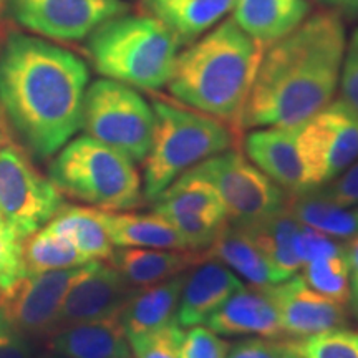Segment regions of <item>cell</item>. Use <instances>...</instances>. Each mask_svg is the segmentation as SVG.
<instances>
[{"mask_svg": "<svg viewBox=\"0 0 358 358\" xmlns=\"http://www.w3.org/2000/svg\"><path fill=\"white\" fill-rule=\"evenodd\" d=\"M301 358H358V330L348 327L327 330L299 340H285Z\"/></svg>", "mask_w": 358, "mask_h": 358, "instance_id": "cell-31", "label": "cell"}, {"mask_svg": "<svg viewBox=\"0 0 358 358\" xmlns=\"http://www.w3.org/2000/svg\"><path fill=\"white\" fill-rule=\"evenodd\" d=\"M203 257L204 252L196 250L116 248L108 262L131 287L140 289L185 274Z\"/></svg>", "mask_w": 358, "mask_h": 358, "instance_id": "cell-21", "label": "cell"}, {"mask_svg": "<svg viewBox=\"0 0 358 358\" xmlns=\"http://www.w3.org/2000/svg\"><path fill=\"white\" fill-rule=\"evenodd\" d=\"M306 191L319 189L358 159V113L340 98L299 124Z\"/></svg>", "mask_w": 358, "mask_h": 358, "instance_id": "cell-8", "label": "cell"}, {"mask_svg": "<svg viewBox=\"0 0 358 358\" xmlns=\"http://www.w3.org/2000/svg\"><path fill=\"white\" fill-rule=\"evenodd\" d=\"M248 232L252 243L274 268L277 280L282 282L301 272V259L297 254V234L301 229L299 224L287 211L280 209L271 216L249 224H237Z\"/></svg>", "mask_w": 358, "mask_h": 358, "instance_id": "cell-24", "label": "cell"}, {"mask_svg": "<svg viewBox=\"0 0 358 358\" xmlns=\"http://www.w3.org/2000/svg\"><path fill=\"white\" fill-rule=\"evenodd\" d=\"M62 194L101 211H131L145 201L134 163L93 138H71L48 166Z\"/></svg>", "mask_w": 358, "mask_h": 358, "instance_id": "cell-6", "label": "cell"}, {"mask_svg": "<svg viewBox=\"0 0 358 358\" xmlns=\"http://www.w3.org/2000/svg\"><path fill=\"white\" fill-rule=\"evenodd\" d=\"M348 308L353 317L358 320V275H350V299H348Z\"/></svg>", "mask_w": 358, "mask_h": 358, "instance_id": "cell-41", "label": "cell"}, {"mask_svg": "<svg viewBox=\"0 0 358 358\" xmlns=\"http://www.w3.org/2000/svg\"><path fill=\"white\" fill-rule=\"evenodd\" d=\"M327 10L338 13L343 20H358V0H319Z\"/></svg>", "mask_w": 358, "mask_h": 358, "instance_id": "cell-39", "label": "cell"}, {"mask_svg": "<svg viewBox=\"0 0 358 358\" xmlns=\"http://www.w3.org/2000/svg\"><path fill=\"white\" fill-rule=\"evenodd\" d=\"M133 290L134 287L110 262L92 261L66 294L58 312L55 330L66 325L120 315Z\"/></svg>", "mask_w": 358, "mask_h": 358, "instance_id": "cell-15", "label": "cell"}, {"mask_svg": "<svg viewBox=\"0 0 358 358\" xmlns=\"http://www.w3.org/2000/svg\"><path fill=\"white\" fill-rule=\"evenodd\" d=\"M204 256L224 264L252 287H267L279 282L264 254L237 224H227L211 248L204 250Z\"/></svg>", "mask_w": 358, "mask_h": 358, "instance_id": "cell-26", "label": "cell"}, {"mask_svg": "<svg viewBox=\"0 0 358 358\" xmlns=\"http://www.w3.org/2000/svg\"><path fill=\"white\" fill-rule=\"evenodd\" d=\"M57 358H58V357H57Z\"/></svg>", "mask_w": 358, "mask_h": 358, "instance_id": "cell-46", "label": "cell"}, {"mask_svg": "<svg viewBox=\"0 0 358 358\" xmlns=\"http://www.w3.org/2000/svg\"><path fill=\"white\" fill-rule=\"evenodd\" d=\"M24 262L27 274H40L78 267L92 261H87L65 236L42 227L24 241Z\"/></svg>", "mask_w": 358, "mask_h": 358, "instance_id": "cell-29", "label": "cell"}, {"mask_svg": "<svg viewBox=\"0 0 358 358\" xmlns=\"http://www.w3.org/2000/svg\"><path fill=\"white\" fill-rule=\"evenodd\" d=\"M338 93L340 100L358 113V29L347 38Z\"/></svg>", "mask_w": 358, "mask_h": 358, "instance_id": "cell-36", "label": "cell"}, {"mask_svg": "<svg viewBox=\"0 0 358 358\" xmlns=\"http://www.w3.org/2000/svg\"><path fill=\"white\" fill-rule=\"evenodd\" d=\"M320 199L332 203L340 208H353L358 206V159L350 164L340 176L327 182L319 189H312Z\"/></svg>", "mask_w": 358, "mask_h": 358, "instance_id": "cell-35", "label": "cell"}, {"mask_svg": "<svg viewBox=\"0 0 358 358\" xmlns=\"http://www.w3.org/2000/svg\"><path fill=\"white\" fill-rule=\"evenodd\" d=\"M155 134L143 161V194L153 201L179 176L211 156L232 150L237 133L231 124L168 98H155Z\"/></svg>", "mask_w": 358, "mask_h": 358, "instance_id": "cell-5", "label": "cell"}, {"mask_svg": "<svg viewBox=\"0 0 358 358\" xmlns=\"http://www.w3.org/2000/svg\"><path fill=\"white\" fill-rule=\"evenodd\" d=\"M231 19L262 50L292 34L310 15L308 0H234Z\"/></svg>", "mask_w": 358, "mask_h": 358, "instance_id": "cell-19", "label": "cell"}, {"mask_svg": "<svg viewBox=\"0 0 358 358\" xmlns=\"http://www.w3.org/2000/svg\"><path fill=\"white\" fill-rule=\"evenodd\" d=\"M285 340L249 337L229 347L227 358H287Z\"/></svg>", "mask_w": 358, "mask_h": 358, "instance_id": "cell-37", "label": "cell"}, {"mask_svg": "<svg viewBox=\"0 0 358 358\" xmlns=\"http://www.w3.org/2000/svg\"><path fill=\"white\" fill-rule=\"evenodd\" d=\"M192 169L217 191L231 224L259 221L287 204V192L254 166L243 153L236 151V148L211 156Z\"/></svg>", "mask_w": 358, "mask_h": 358, "instance_id": "cell-10", "label": "cell"}, {"mask_svg": "<svg viewBox=\"0 0 358 358\" xmlns=\"http://www.w3.org/2000/svg\"><path fill=\"white\" fill-rule=\"evenodd\" d=\"M347 47L345 20L313 12L292 34L264 50L239 129L294 127L335 100Z\"/></svg>", "mask_w": 358, "mask_h": 358, "instance_id": "cell-2", "label": "cell"}, {"mask_svg": "<svg viewBox=\"0 0 358 358\" xmlns=\"http://www.w3.org/2000/svg\"><path fill=\"white\" fill-rule=\"evenodd\" d=\"M8 143H12L10 131H8V124L6 116H3V111L0 108V148H3Z\"/></svg>", "mask_w": 358, "mask_h": 358, "instance_id": "cell-42", "label": "cell"}, {"mask_svg": "<svg viewBox=\"0 0 358 358\" xmlns=\"http://www.w3.org/2000/svg\"><path fill=\"white\" fill-rule=\"evenodd\" d=\"M17 24L40 37L77 42L129 10L124 0H7Z\"/></svg>", "mask_w": 358, "mask_h": 358, "instance_id": "cell-12", "label": "cell"}, {"mask_svg": "<svg viewBox=\"0 0 358 358\" xmlns=\"http://www.w3.org/2000/svg\"><path fill=\"white\" fill-rule=\"evenodd\" d=\"M285 208L299 224L312 227L334 239L347 243L358 234V206L340 208L320 199L310 191H306L289 196Z\"/></svg>", "mask_w": 358, "mask_h": 358, "instance_id": "cell-28", "label": "cell"}, {"mask_svg": "<svg viewBox=\"0 0 358 358\" xmlns=\"http://www.w3.org/2000/svg\"><path fill=\"white\" fill-rule=\"evenodd\" d=\"M221 337H262L285 340L282 327L264 287H241L206 320Z\"/></svg>", "mask_w": 358, "mask_h": 358, "instance_id": "cell-18", "label": "cell"}, {"mask_svg": "<svg viewBox=\"0 0 358 358\" xmlns=\"http://www.w3.org/2000/svg\"><path fill=\"white\" fill-rule=\"evenodd\" d=\"M297 136L299 124H294L252 128L244 138L245 158L289 196L306 192Z\"/></svg>", "mask_w": 358, "mask_h": 358, "instance_id": "cell-16", "label": "cell"}, {"mask_svg": "<svg viewBox=\"0 0 358 358\" xmlns=\"http://www.w3.org/2000/svg\"><path fill=\"white\" fill-rule=\"evenodd\" d=\"M120 358H133V355H127V357H120Z\"/></svg>", "mask_w": 358, "mask_h": 358, "instance_id": "cell-45", "label": "cell"}, {"mask_svg": "<svg viewBox=\"0 0 358 358\" xmlns=\"http://www.w3.org/2000/svg\"><path fill=\"white\" fill-rule=\"evenodd\" d=\"M185 279L186 272L173 279L133 290L120 312L127 338L131 335L153 332L176 322Z\"/></svg>", "mask_w": 358, "mask_h": 358, "instance_id": "cell-22", "label": "cell"}, {"mask_svg": "<svg viewBox=\"0 0 358 358\" xmlns=\"http://www.w3.org/2000/svg\"><path fill=\"white\" fill-rule=\"evenodd\" d=\"M0 231H12L10 227H8V224H7L6 219H3L2 213H0Z\"/></svg>", "mask_w": 358, "mask_h": 358, "instance_id": "cell-43", "label": "cell"}, {"mask_svg": "<svg viewBox=\"0 0 358 358\" xmlns=\"http://www.w3.org/2000/svg\"><path fill=\"white\" fill-rule=\"evenodd\" d=\"M241 287H244L243 280L231 268L204 256L186 272L176 312L179 327L189 329L204 325L206 320Z\"/></svg>", "mask_w": 358, "mask_h": 358, "instance_id": "cell-17", "label": "cell"}, {"mask_svg": "<svg viewBox=\"0 0 358 358\" xmlns=\"http://www.w3.org/2000/svg\"><path fill=\"white\" fill-rule=\"evenodd\" d=\"M30 338L0 310V358H30Z\"/></svg>", "mask_w": 358, "mask_h": 358, "instance_id": "cell-38", "label": "cell"}, {"mask_svg": "<svg viewBox=\"0 0 358 358\" xmlns=\"http://www.w3.org/2000/svg\"><path fill=\"white\" fill-rule=\"evenodd\" d=\"M182 327L173 322L163 329L128 337L133 358H179Z\"/></svg>", "mask_w": 358, "mask_h": 358, "instance_id": "cell-32", "label": "cell"}, {"mask_svg": "<svg viewBox=\"0 0 358 358\" xmlns=\"http://www.w3.org/2000/svg\"><path fill=\"white\" fill-rule=\"evenodd\" d=\"M43 227L65 236L87 261H108L113 254L115 245L95 208L64 206Z\"/></svg>", "mask_w": 358, "mask_h": 358, "instance_id": "cell-27", "label": "cell"}, {"mask_svg": "<svg viewBox=\"0 0 358 358\" xmlns=\"http://www.w3.org/2000/svg\"><path fill=\"white\" fill-rule=\"evenodd\" d=\"M25 275L24 239L13 231H0V297Z\"/></svg>", "mask_w": 358, "mask_h": 358, "instance_id": "cell-34", "label": "cell"}, {"mask_svg": "<svg viewBox=\"0 0 358 358\" xmlns=\"http://www.w3.org/2000/svg\"><path fill=\"white\" fill-rule=\"evenodd\" d=\"M48 347L58 358H120L131 355L120 315L62 327Z\"/></svg>", "mask_w": 358, "mask_h": 358, "instance_id": "cell-20", "label": "cell"}, {"mask_svg": "<svg viewBox=\"0 0 358 358\" xmlns=\"http://www.w3.org/2000/svg\"><path fill=\"white\" fill-rule=\"evenodd\" d=\"M232 3L234 0H143L141 6L171 30L182 48L226 19Z\"/></svg>", "mask_w": 358, "mask_h": 358, "instance_id": "cell-23", "label": "cell"}, {"mask_svg": "<svg viewBox=\"0 0 358 358\" xmlns=\"http://www.w3.org/2000/svg\"><path fill=\"white\" fill-rule=\"evenodd\" d=\"M82 129L133 163H143L153 143V105L136 88L100 78L85 93Z\"/></svg>", "mask_w": 358, "mask_h": 358, "instance_id": "cell-7", "label": "cell"}, {"mask_svg": "<svg viewBox=\"0 0 358 358\" xmlns=\"http://www.w3.org/2000/svg\"><path fill=\"white\" fill-rule=\"evenodd\" d=\"M302 277L308 285L325 297L348 306L350 299V266L345 249L329 254L302 266Z\"/></svg>", "mask_w": 358, "mask_h": 358, "instance_id": "cell-30", "label": "cell"}, {"mask_svg": "<svg viewBox=\"0 0 358 358\" xmlns=\"http://www.w3.org/2000/svg\"><path fill=\"white\" fill-rule=\"evenodd\" d=\"M285 345H287V343H285ZM289 348V347H287ZM287 358H301V357H297V355H295V353L292 352V350H290V348H289V355H287Z\"/></svg>", "mask_w": 358, "mask_h": 358, "instance_id": "cell-44", "label": "cell"}, {"mask_svg": "<svg viewBox=\"0 0 358 358\" xmlns=\"http://www.w3.org/2000/svg\"><path fill=\"white\" fill-rule=\"evenodd\" d=\"M64 194L50 178L40 174L22 148H0V213L8 227L27 239L64 208Z\"/></svg>", "mask_w": 358, "mask_h": 358, "instance_id": "cell-9", "label": "cell"}, {"mask_svg": "<svg viewBox=\"0 0 358 358\" xmlns=\"http://www.w3.org/2000/svg\"><path fill=\"white\" fill-rule=\"evenodd\" d=\"M229 343L206 325L182 330L179 342V358H227Z\"/></svg>", "mask_w": 358, "mask_h": 358, "instance_id": "cell-33", "label": "cell"}, {"mask_svg": "<svg viewBox=\"0 0 358 358\" xmlns=\"http://www.w3.org/2000/svg\"><path fill=\"white\" fill-rule=\"evenodd\" d=\"M264 50L226 17L178 53L168 92L173 100L231 124L237 133Z\"/></svg>", "mask_w": 358, "mask_h": 358, "instance_id": "cell-3", "label": "cell"}, {"mask_svg": "<svg viewBox=\"0 0 358 358\" xmlns=\"http://www.w3.org/2000/svg\"><path fill=\"white\" fill-rule=\"evenodd\" d=\"M88 264L27 274L0 297V310L27 337H50L66 294Z\"/></svg>", "mask_w": 358, "mask_h": 358, "instance_id": "cell-13", "label": "cell"}, {"mask_svg": "<svg viewBox=\"0 0 358 358\" xmlns=\"http://www.w3.org/2000/svg\"><path fill=\"white\" fill-rule=\"evenodd\" d=\"M274 303L285 340L348 327V306L313 290L301 274L264 287Z\"/></svg>", "mask_w": 358, "mask_h": 358, "instance_id": "cell-14", "label": "cell"}, {"mask_svg": "<svg viewBox=\"0 0 358 358\" xmlns=\"http://www.w3.org/2000/svg\"><path fill=\"white\" fill-rule=\"evenodd\" d=\"M90 70L73 52L25 34L0 50V108L30 153L55 156L82 129Z\"/></svg>", "mask_w": 358, "mask_h": 358, "instance_id": "cell-1", "label": "cell"}, {"mask_svg": "<svg viewBox=\"0 0 358 358\" xmlns=\"http://www.w3.org/2000/svg\"><path fill=\"white\" fill-rule=\"evenodd\" d=\"M181 45L150 13H123L87 38V52L103 78L145 92L166 87Z\"/></svg>", "mask_w": 358, "mask_h": 358, "instance_id": "cell-4", "label": "cell"}, {"mask_svg": "<svg viewBox=\"0 0 358 358\" xmlns=\"http://www.w3.org/2000/svg\"><path fill=\"white\" fill-rule=\"evenodd\" d=\"M151 203L153 213L166 219L186 248L196 252L211 248L229 224L217 191L194 169L179 176Z\"/></svg>", "mask_w": 358, "mask_h": 358, "instance_id": "cell-11", "label": "cell"}, {"mask_svg": "<svg viewBox=\"0 0 358 358\" xmlns=\"http://www.w3.org/2000/svg\"><path fill=\"white\" fill-rule=\"evenodd\" d=\"M345 254L350 266V275H358V234L345 243Z\"/></svg>", "mask_w": 358, "mask_h": 358, "instance_id": "cell-40", "label": "cell"}, {"mask_svg": "<svg viewBox=\"0 0 358 358\" xmlns=\"http://www.w3.org/2000/svg\"><path fill=\"white\" fill-rule=\"evenodd\" d=\"M95 211L115 248L189 250L171 224L156 213Z\"/></svg>", "mask_w": 358, "mask_h": 358, "instance_id": "cell-25", "label": "cell"}]
</instances>
